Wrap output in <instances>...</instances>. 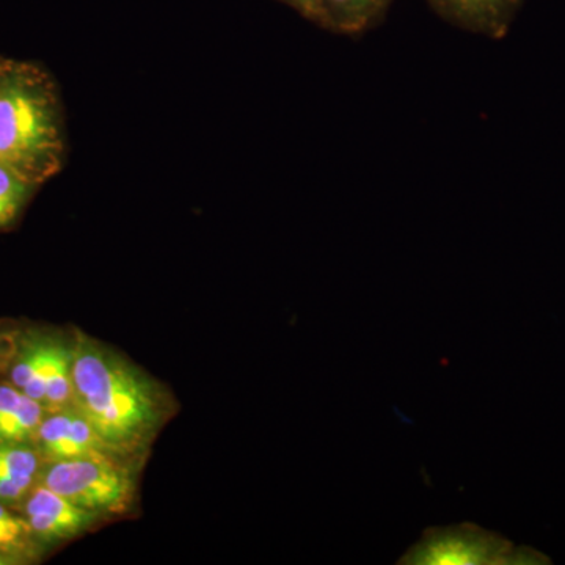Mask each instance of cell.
I'll list each match as a JSON object with an SVG mask.
<instances>
[{
    "mask_svg": "<svg viewBox=\"0 0 565 565\" xmlns=\"http://www.w3.org/2000/svg\"><path fill=\"white\" fill-rule=\"evenodd\" d=\"M65 128L57 90L32 65H0V162L32 184L61 172Z\"/></svg>",
    "mask_w": 565,
    "mask_h": 565,
    "instance_id": "1",
    "label": "cell"
},
{
    "mask_svg": "<svg viewBox=\"0 0 565 565\" xmlns=\"http://www.w3.org/2000/svg\"><path fill=\"white\" fill-rule=\"evenodd\" d=\"M73 403L110 448L136 445L158 422L150 382L87 338L73 349Z\"/></svg>",
    "mask_w": 565,
    "mask_h": 565,
    "instance_id": "2",
    "label": "cell"
},
{
    "mask_svg": "<svg viewBox=\"0 0 565 565\" xmlns=\"http://www.w3.org/2000/svg\"><path fill=\"white\" fill-rule=\"evenodd\" d=\"M531 548H515L508 539L473 523L429 527L397 564L404 565H514L546 564Z\"/></svg>",
    "mask_w": 565,
    "mask_h": 565,
    "instance_id": "3",
    "label": "cell"
},
{
    "mask_svg": "<svg viewBox=\"0 0 565 565\" xmlns=\"http://www.w3.org/2000/svg\"><path fill=\"white\" fill-rule=\"evenodd\" d=\"M44 486L93 512L120 509L131 494L128 475L104 456L58 460L47 468Z\"/></svg>",
    "mask_w": 565,
    "mask_h": 565,
    "instance_id": "4",
    "label": "cell"
},
{
    "mask_svg": "<svg viewBox=\"0 0 565 565\" xmlns=\"http://www.w3.org/2000/svg\"><path fill=\"white\" fill-rule=\"evenodd\" d=\"M449 24L487 39L503 40L525 0H427Z\"/></svg>",
    "mask_w": 565,
    "mask_h": 565,
    "instance_id": "5",
    "label": "cell"
},
{
    "mask_svg": "<svg viewBox=\"0 0 565 565\" xmlns=\"http://www.w3.org/2000/svg\"><path fill=\"white\" fill-rule=\"evenodd\" d=\"M25 512L31 531L47 541L76 535L95 519V512L71 503L46 486L39 487L31 494Z\"/></svg>",
    "mask_w": 565,
    "mask_h": 565,
    "instance_id": "6",
    "label": "cell"
},
{
    "mask_svg": "<svg viewBox=\"0 0 565 565\" xmlns=\"http://www.w3.org/2000/svg\"><path fill=\"white\" fill-rule=\"evenodd\" d=\"M393 0H321L315 24L338 35H362L377 28Z\"/></svg>",
    "mask_w": 565,
    "mask_h": 565,
    "instance_id": "7",
    "label": "cell"
},
{
    "mask_svg": "<svg viewBox=\"0 0 565 565\" xmlns=\"http://www.w3.org/2000/svg\"><path fill=\"white\" fill-rule=\"evenodd\" d=\"M70 403H73V351L51 343L43 407L58 412Z\"/></svg>",
    "mask_w": 565,
    "mask_h": 565,
    "instance_id": "8",
    "label": "cell"
},
{
    "mask_svg": "<svg viewBox=\"0 0 565 565\" xmlns=\"http://www.w3.org/2000/svg\"><path fill=\"white\" fill-rule=\"evenodd\" d=\"M35 188V184L0 162V228H6L18 217Z\"/></svg>",
    "mask_w": 565,
    "mask_h": 565,
    "instance_id": "9",
    "label": "cell"
},
{
    "mask_svg": "<svg viewBox=\"0 0 565 565\" xmlns=\"http://www.w3.org/2000/svg\"><path fill=\"white\" fill-rule=\"evenodd\" d=\"M70 412H61L41 422L36 435H39L41 451L47 459L58 462L65 459L66 438L70 430Z\"/></svg>",
    "mask_w": 565,
    "mask_h": 565,
    "instance_id": "10",
    "label": "cell"
},
{
    "mask_svg": "<svg viewBox=\"0 0 565 565\" xmlns=\"http://www.w3.org/2000/svg\"><path fill=\"white\" fill-rule=\"evenodd\" d=\"M39 470V456L31 449L0 446V476L33 478Z\"/></svg>",
    "mask_w": 565,
    "mask_h": 565,
    "instance_id": "11",
    "label": "cell"
},
{
    "mask_svg": "<svg viewBox=\"0 0 565 565\" xmlns=\"http://www.w3.org/2000/svg\"><path fill=\"white\" fill-rule=\"evenodd\" d=\"M44 351H46V343L33 344L28 351L22 352L20 360L14 364L11 379H13L14 386L20 388L21 392L24 390V386L32 381L33 375H35L36 370H39Z\"/></svg>",
    "mask_w": 565,
    "mask_h": 565,
    "instance_id": "12",
    "label": "cell"
},
{
    "mask_svg": "<svg viewBox=\"0 0 565 565\" xmlns=\"http://www.w3.org/2000/svg\"><path fill=\"white\" fill-rule=\"evenodd\" d=\"M31 531V526L25 525L22 520L17 519L0 504V548H10V546L20 544L22 537Z\"/></svg>",
    "mask_w": 565,
    "mask_h": 565,
    "instance_id": "13",
    "label": "cell"
},
{
    "mask_svg": "<svg viewBox=\"0 0 565 565\" xmlns=\"http://www.w3.org/2000/svg\"><path fill=\"white\" fill-rule=\"evenodd\" d=\"M25 394L17 386H0V430L14 414Z\"/></svg>",
    "mask_w": 565,
    "mask_h": 565,
    "instance_id": "14",
    "label": "cell"
},
{
    "mask_svg": "<svg viewBox=\"0 0 565 565\" xmlns=\"http://www.w3.org/2000/svg\"><path fill=\"white\" fill-rule=\"evenodd\" d=\"M33 478L0 476V501L20 500L31 489Z\"/></svg>",
    "mask_w": 565,
    "mask_h": 565,
    "instance_id": "15",
    "label": "cell"
},
{
    "mask_svg": "<svg viewBox=\"0 0 565 565\" xmlns=\"http://www.w3.org/2000/svg\"><path fill=\"white\" fill-rule=\"evenodd\" d=\"M280 2L291 7L297 13L302 14L303 18H307V20L311 22L316 21L319 6H321V0H280Z\"/></svg>",
    "mask_w": 565,
    "mask_h": 565,
    "instance_id": "16",
    "label": "cell"
}]
</instances>
